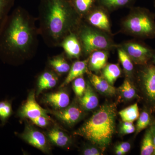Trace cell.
Listing matches in <instances>:
<instances>
[{"instance_id": "cell-32", "label": "cell", "mask_w": 155, "mask_h": 155, "mask_svg": "<svg viewBox=\"0 0 155 155\" xmlns=\"http://www.w3.org/2000/svg\"><path fill=\"white\" fill-rule=\"evenodd\" d=\"M31 120L35 125L41 127H46L49 125L50 122L52 121V119L50 117L44 116H39Z\"/></svg>"}, {"instance_id": "cell-30", "label": "cell", "mask_w": 155, "mask_h": 155, "mask_svg": "<svg viewBox=\"0 0 155 155\" xmlns=\"http://www.w3.org/2000/svg\"><path fill=\"white\" fill-rule=\"evenodd\" d=\"M151 118L149 113L144 110L142 112L138 118L136 127L135 128L137 134L146 128L150 124Z\"/></svg>"}, {"instance_id": "cell-19", "label": "cell", "mask_w": 155, "mask_h": 155, "mask_svg": "<svg viewBox=\"0 0 155 155\" xmlns=\"http://www.w3.org/2000/svg\"><path fill=\"white\" fill-rule=\"evenodd\" d=\"M50 141L57 146L66 147L72 143L71 137L64 131L58 128H53L48 132Z\"/></svg>"}, {"instance_id": "cell-29", "label": "cell", "mask_w": 155, "mask_h": 155, "mask_svg": "<svg viewBox=\"0 0 155 155\" xmlns=\"http://www.w3.org/2000/svg\"><path fill=\"white\" fill-rule=\"evenodd\" d=\"M11 103L8 100L0 101V120L3 124H5L12 115Z\"/></svg>"}, {"instance_id": "cell-9", "label": "cell", "mask_w": 155, "mask_h": 155, "mask_svg": "<svg viewBox=\"0 0 155 155\" xmlns=\"http://www.w3.org/2000/svg\"><path fill=\"white\" fill-rule=\"evenodd\" d=\"M19 136L28 144L43 152H50L51 148L48 139L44 134L32 126L26 125L24 131L19 134Z\"/></svg>"}, {"instance_id": "cell-24", "label": "cell", "mask_w": 155, "mask_h": 155, "mask_svg": "<svg viewBox=\"0 0 155 155\" xmlns=\"http://www.w3.org/2000/svg\"><path fill=\"white\" fill-rule=\"evenodd\" d=\"M71 2L82 19L97 5V0H71Z\"/></svg>"}, {"instance_id": "cell-36", "label": "cell", "mask_w": 155, "mask_h": 155, "mask_svg": "<svg viewBox=\"0 0 155 155\" xmlns=\"http://www.w3.org/2000/svg\"><path fill=\"white\" fill-rule=\"evenodd\" d=\"M151 127L152 132L153 141L154 146V152L153 154L155 155V121L153 122L150 125Z\"/></svg>"}, {"instance_id": "cell-17", "label": "cell", "mask_w": 155, "mask_h": 155, "mask_svg": "<svg viewBox=\"0 0 155 155\" xmlns=\"http://www.w3.org/2000/svg\"><path fill=\"white\" fill-rule=\"evenodd\" d=\"M78 98L79 105L83 110H94L98 105V97L88 82L86 84V88L83 95Z\"/></svg>"}, {"instance_id": "cell-34", "label": "cell", "mask_w": 155, "mask_h": 155, "mask_svg": "<svg viewBox=\"0 0 155 155\" xmlns=\"http://www.w3.org/2000/svg\"><path fill=\"white\" fill-rule=\"evenodd\" d=\"M130 147H131L130 144L129 143L127 142H123L118 144L116 147L121 150L124 153V154H125L130 150Z\"/></svg>"}, {"instance_id": "cell-26", "label": "cell", "mask_w": 155, "mask_h": 155, "mask_svg": "<svg viewBox=\"0 0 155 155\" xmlns=\"http://www.w3.org/2000/svg\"><path fill=\"white\" fill-rule=\"evenodd\" d=\"M154 152V146L153 141L152 132L151 127L150 126L149 128L147 130L143 140L140 148V155H153Z\"/></svg>"}, {"instance_id": "cell-2", "label": "cell", "mask_w": 155, "mask_h": 155, "mask_svg": "<svg viewBox=\"0 0 155 155\" xmlns=\"http://www.w3.org/2000/svg\"><path fill=\"white\" fill-rule=\"evenodd\" d=\"M82 17L71 0H40L38 7L39 35L47 46L60 47L64 39L75 32Z\"/></svg>"}, {"instance_id": "cell-37", "label": "cell", "mask_w": 155, "mask_h": 155, "mask_svg": "<svg viewBox=\"0 0 155 155\" xmlns=\"http://www.w3.org/2000/svg\"><path fill=\"white\" fill-rule=\"evenodd\" d=\"M121 128H126V127H131L134 125L133 122H123Z\"/></svg>"}, {"instance_id": "cell-18", "label": "cell", "mask_w": 155, "mask_h": 155, "mask_svg": "<svg viewBox=\"0 0 155 155\" xmlns=\"http://www.w3.org/2000/svg\"><path fill=\"white\" fill-rule=\"evenodd\" d=\"M136 0H97V5L103 7L109 12L134 6Z\"/></svg>"}, {"instance_id": "cell-31", "label": "cell", "mask_w": 155, "mask_h": 155, "mask_svg": "<svg viewBox=\"0 0 155 155\" xmlns=\"http://www.w3.org/2000/svg\"><path fill=\"white\" fill-rule=\"evenodd\" d=\"M72 81V87L74 92L77 97H80L83 95L86 87V83L83 75L75 78Z\"/></svg>"}, {"instance_id": "cell-40", "label": "cell", "mask_w": 155, "mask_h": 155, "mask_svg": "<svg viewBox=\"0 0 155 155\" xmlns=\"http://www.w3.org/2000/svg\"><path fill=\"white\" fill-rule=\"evenodd\" d=\"M154 8L155 9V0H154Z\"/></svg>"}, {"instance_id": "cell-33", "label": "cell", "mask_w": 155, "mask_h": 155, "mask_svg": "<svg viewBox=\"0 0 155 155\" xmlns=\"http://www.w3.org/2000/svg\"><path fill=\"white\" fill-rule=\"evenodd\" d=\"M103 152L96 146H86L82 150V154L84 155H101Z\"/></svg>"}, {"instance_id": "cell-22", "label": "cell", "mask_w": 155, "mask_h": 155, "mask_svg": "<svg viewBox=\"0 0 155 155\" xmlns=\"http://www.w3.org/2000/svg\"><path fill=\"white\" fill-rule=\"evenodd\" d=\"M101 72L102 76L112 85L122 74V70L117 64H107Z\"/></svg>"}, {"instance_id": "cell-4", "label": "cell", "mask_w": 155, "mask_h": 155, "mask_svg": "<svg viewBox=\"0 0 155 155\" xmlns=\"http://www.w3.org/2000/svg\"><path fill=\"white\" fill-rule=\"evenodd\" d=\"M119 32L141 40L155 38V13L143 7H131L121 20Z\"/></svg>"}, {"instance_id": "cell-35", "label": "cell", "mask_w": 155, "mask_h": 155, "mask_svg": "<svg viewBox=\"0 0 155 155\" xmlns=\"http://www.w3.org/2000/svg\"><path fill=\"white\" fill-rule=\"evenodd\" d=\"M135 130L134 125L126 128H121V133L123 134H128L133 133Z\"/></svg>"}, {"instance_id": "cell-21", "label": "cell", "mask_w": 155, "mask_h": 155, "mask_svg": "<svg viewBox=\"0 0 155 155\" xmlns=\"http://www.w3.org/2000/svg\"><path fill=\"white\" fill-rule=\"evenodd\" d=\"M49 64L57 75H63L69 72L70 65L64 54L54 56L49 60Z\"/></svg>"}, {"instance_id": "cell-11", "label": "cell", "mask_w": 155, "mask_h": 155, "mask_svg": "<svg viewBox=\"0 0 155 155\" xmlns=\"http://www.w3.org/2000/svg\"><path fill=\"white\" fill-rule=\"evenodd\" d=\"M48 110L41 107L37 102L35 94L34 91L31 92L28 95L25 104L21 107L18 112L20 117L31 119L39 116L50 117L48 115Z\"/></svg>"}, {"instance_id": "cell-10", "label": "cell", "mask_w": 155, "mask_h": 155, "mask_svg": "<svg viewBox=\"0 0 155 155\" xmlns=\"http://www.w3.org/2000/svg\"><path fill=\"white\" fill-rule=\"evenodd\" d=\"M83 110L80 106L76 104H72L64 109L48 112L65 125L68 126H73L82 119Z\"/></svg>"}, {"instance_id": "cell-27", "label": "cell", "mask_w": 155, "mask_h": 155, "mask_svg": "<svg viewBox=\"0 0 155 155\" xmlns=\"http://www.w3.org/2000/svg\"><path fill=\"white\" fill-rule=\"evenodd\" d=\"M119 114L123 122H134L140 116L137 103L119 111Z\"/></svg>"}, {"instance_id": "cell-7", "label": "cell", "mask_w": 155, "mask_h": 155, "mask_svg": "<svg viewBox=\"0 0 155 155\" xmlns=\"http://www.w3.org/2000/svg\"><path fill=\"white\" fill-rule=\"evenodd\" d=\"M140 67L137 80L147 101L155 107V65L148 63Z\"/></svg>"}, {"instance_id": "cell-16", "label": "cell", "mask_w": 155, "mask_h": 155, "mask_svg": "<svg viewBox=\"0 0 155 155\" xmlns=\"http://www.w3.org/2000/svg\"><path fill=\"white\" fill-rule=\"evenodd\" d=\"M90 81L94 88L101 93L109 96H113L116 94V89L114 85H111L102 76L89 71L87 73Z\"/></svg>"}, {"instance_id": "cell-6", "label": "cell", "mask_w": 155, "mask_h": 155, "mask_svg": "<svg viewBox=\"0 0 155 155\" xmlns=\"http://www.w3.org/2000/svg\"><path fill=\"white\" fill-rule=\"evenodd\" d=\"M130 57L134 64L143 66L151 61L154 49L142 41L141 40L126 41L118 45Z\"/></svg>"}, {"instance_id": "cell-13", "label": "cell", "mask_w": 155, "mask_h": 155, "mask_svg": "<svg viewBox=\"0 0 155 155\" xmlns=\"http://www.w3.org/2000/svg\"><path fill=\"white\" fill-rule=\"evenodd\" d=\"M43 102L55 110H61L69 105L70 98L67 92L61 90L45 94Z\"/></svg>"}, {"instance_id": "cell-20", "label": "cell", "mask_w": 155, "mask_h": 155, "mask_svg": "<svg viewBox=\"0 0 155 155\" xmlns=\"http://www.w3.org/2000/svg\"><path fill=\"white\" fill-rule=\"evenodd\" d=\"M58 81V75L53 71H45L39 76L38 81L37 94L45 90L52 88Z\"/></svg>"}, {"instance_id": "cell-39", "label": "cell", "mask_w": 155, "mask_h": 155, "mask_svg": "<svg viewBox=\"0 0 155 155\" xmlns=\"http://www.w3.org/2000/svg\"><path fill=\"white\" fill-rule=\"evenodd\" d=\"M151 61H152L153 64L155 65V50H154L153 54V55Z\"/></svg>"}, {"instance_id": "cell-25", "label": "cell", "mask_w": 155, "mask_h": 155, "mask_svg": "<svg viewBox=\"0 0 155 155\" xmlns=\"http://www.w3.org/2000/svg\"><path fill=\"white\" fill-rule=\"evenodd\" d=\"M16 0H0V33L2 30Z\"/></svg>"}, {"instance_id": "cell-28", "label": "cell", "mask_w": 155, "mask_h": 155, "mask_svg": "<svg viewBox=\"0 0 155 155\" xmlns=\"http://www.w3.org/2000/svg\"><path fill=\"white\" fill-rule=\"evenodd\" d=\"M119 91L122 97L125 100H130L138 97L135 87L128 78L125 79L119 87Z\"/></svg>"}, {"instance_id": "cell-38", "label": "cell", "mask_w": 155, "mask_h": 155, "mask_svg": "<svg viewBox=\"0 0 155 155\" xmlns=\"http://www.w3.org/2000/svg\"><path fill=\"white\" fill-rule=\"evenodd\" d=\"M115 153H116V154L117 155H124V153L121 150L116 147V150H115Z\"/></svg>"}, {"instance_id": "cell-1", "label": "cell", "mask_w": 155, "mask_h": 155, "mask_svg": "<svg viewBox=\"0 0 155 155\" xmlns=\"http://www.w3.org/2000/svg\"><path fill=\"white\" fill-rule=\"evenodd\" d=\"M37 18L18 6L10 13L0 33V59L17 64L30 59L38 48Z\"/></svg>"}, {"instance_id": "cell-14", "label": "cell", "mask_w": 155, "mask_h": 155, "mask_svg": "<svg viewBox=\"0 0 155 155\" xmlns=\"http://www.w3.org/2000/svg\"><path fill=\"white\" fill-rule=\"evenodd\" d=\"M110 51L98 50L88 56V68L91 72L98 73L107 64Z\"/></svg>"}, {"instance_id": "cell-3", "label": "cell", "mask_w": 155, "mask_h": 155, "mask_svg": "<svg viewBox=\"0 0 155 155\" xmlns=\"http://www.w3.org/2000/svg\"><path fill=\"white\" fill-rule=\"evenodd\" d=\"M116 107L105 104L74 132L85 138L103 152L110 144L116 130Z\"/></svg>"}, {"instance_id": "cell-5", "label": "cell", "mask_w": 155, "mask_h": 155, "mask_svg": "<svg viewBox=\"0 0 155 155\" xmlns=\"http://www.w3.org/2000/svg\"><path fill=\"white\" fill-rule=\"evenodd\" d=\"M75 33L81 44L82 55L86 57L98 50L110 51L118 47L119 44L114 41L113 35L90 25L83 20Z\"/></svg>"}, {"instance_id": "cell-15", "label": "cell", "mask_w": 155, "mask_h": 155, "mask_svg": "<svg viewBox=\"0 0 155 155\" xmlns=\"http://www.w3.org/2000/svg\"><path fill=\"white\" fill-rule=\"evenodd\" d=\"M88 58L84 61H75L70 68L66 79L61 84L60 87H63L67 86L75 78L83 76L85 73H88L89 71L88 68Z\"/></svg>"}, {"instance_id": "cell-8", "label": "cell", "mask_w": 155, "mask_h": 155, "mask_svg": "<svg viewBox=\"0 0 155 155\" xmlns=\"http://www.w3.org/2000/svg\"><path fill=\"white\" fill-rule=\"evenodd\" d=\"M110 14L105 9L97 5L84 17L83 20L90 25L113 35Z\"/></svg>"}, {"instance_id": "cell-12", "label": "cell", "mask_w": 155, "mask_h": 155, "mask_svg": "<svg viewBox=\"0 0 155 155\" xmlns=\"http://www.w3.org/2000/svg\"><path fill=\"white\" fill-rule=\"evenodd\" d=\"M60 47L64 49L66 55L70 59H78L82 55V50L79 39L75 32L67 35Z\"/></svg>"}, {"instance_id": "cell-23", "label": "cell", "mask_w": 155, "mask_h": 155, "mask_svg": "<svg viewBox=\"0 0 155 155\" xmlns=\"http://www.w3.org/2000/svg\"><path fill=\"white\" fill-rule=\"evenodd\" d=\"M116 50L117 51L119 61L123 67L127 78H129V77H131L133 75L134 72V64L130 57L122 48L118 46Z\"/></svg>"}]
</instances>
